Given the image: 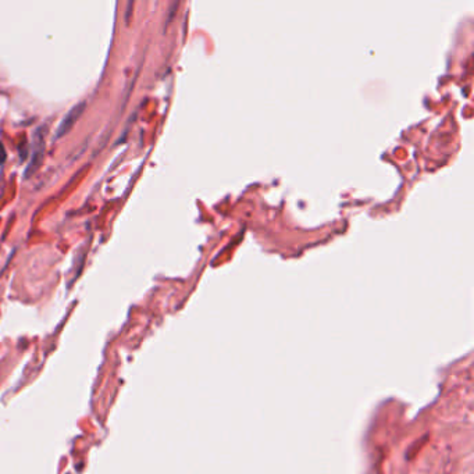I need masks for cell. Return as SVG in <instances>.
<instances>
[{"mask_svg":"<svg viewBox=\"0 0 474 474\" xmlns=\"http://www.w3.org/2000/svg\"><path fill=\"white\" fill-rule=\"evenodd\" d=\"M6 157H7V154H6V149H4V145L0 142V164H3V163L6 162Z\"/></svg>","mask_w":474,"mask_h":474,"instance_id":"obj_3","label":"cell"},{"mask_svg":"<svg viewBox=\"0 0 474 474\" xmlns=\"http://www.w3.org/2000/svg\"><path fill=\"white\" fill-rule=\"evenodd\" d=\"M85 103L82 102V103H78V104H75L72 109H71L64 117H63V120L60 121V124H59V127H57V131H56V135H54V138L56 139H59V138H63L64 135H67L68 132L72 130V127L75 125V122L78 121V118L81 117L82 116V113H84V110H85Z\"/></svg>","mask_w":474,"mask_h":474,"instance_id":"obj_2","label":"cell"},{"mask_svg":"<svg viewBox=\"0 0 474 474\" xmlns=\"http://www.w3.org/2000/svg\"><path fill=\"white\" fill-rule=\"evenodd\" d=\"M45 134H46V127H39L35 134H34V149H32V157L31 162L28 163V167L25 170V178H30L32 174L38 171L43 162V154H45Z\"/></svg>","mask_w":474,"mask_h":474,"instance_id":"obj_1","label":"cell"}]
</instances>
